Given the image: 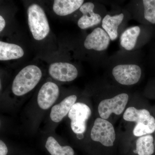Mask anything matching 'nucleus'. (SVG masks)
<instances>
[{
	"mask_svg": "<svg viewBox=\"0 0 155 155\" xmlns=\"http://www.w3.org/2000/svg\"><path fill=\"white\" fill-rule=\"evenodd\" d=\"M42 75L41 70L37 66L30 65L24 67L13 81L12 86L13 93L17 96L28 93L37 85Z\"/></svg>",
	"mask_w": 155,
	"mask_h": 155,
	"instance_id": "obj_1",
	"label": "nucleus"
},
{
	"mask_svg": "<svg viewBox=\"0 0 155 155\" xmlns=\"http://www.w3.org/2000/svg\"><path fill=\"white\" fill-rule=\"evenodd\" d=\"M123 119L128 122L136 123L134 128V135L141 137L153 133L155 131V119L146 109L137 110L129 107L125 110Z\"/></svg>",
	"mask_w": 155,
	"mask_h": 155,
	"instance_id": "obj_2",
	"label": "nucleus"
},
{
	"mask_svg": "<svg viewBox=\"0 0 155 155\" xmlns=\"http://www.w3.org/2000/svg\"><path fill=\"white\" fill-rule=\"evenodd\" d=\"M28 24L34 38L41 41L49 33V24L43 9L37 4H32L28 7Z\"/></svg>",
	"mask_w": 155,
	"mask_h": 155,
	"instance_id": "obj_3",
	"label": "nucleus"
},
{
	"mask_svg": "<svg viewBox=\"0 0 155 155\" xmlns=\"http://www.w3.org/2000/svg\"><path fill=\"white\" fill-rule=\"evenodd\" d=\"M91 137L94 141L99 142L104 146L112 147L116 139V133L110 122L102 118H97L92 128Z\"/></svg>",
	"mask_w": 155,
	"mask_h": 155,
	"instance_id": "obj_4",
	"label": "nucleus"
},
{
	"mask_svg": "<svg viewBox=\"0 0 155 155\" xmlns=\"http://www.w3.org/2000/svg\"><path fill=\"white\" fill-rule=\"evenodd\" d=\"M90 108L82 103H75L68 114L72 130L76 134H83L86 129L87 121L91 116Z\"/></svg>",
	"mask_w": 155,
	"mask_h": 155,
	"instance_id": "obj_5",
	"label": "nucleus"
},
{
	"mask_svg": "<svg viewBox=\"0 0 155 155\" xmlns=\"http://www.w3.org/2000/svg\"><path fill=\"white\" fill-rule=\"evenodd\" d=\"M126 94H121L114 97L103 100L100 103L98 111L101 118L107 119L111 114L119 115L123 113L128 100Z\"/></svg>",
	"mask_w": 155,
	"mask_h": 155,
	"instance_id": "obj_6",
	"label": "nucleus"
},
{
	"mask_svg": "<svg viewBox=\"0 0 155 155\" xmlns=\"http://www.w3.org/2000/svg\"><path fill=\"white\" fill-rule=\"evenodd\" d=\"M112 73L119 83L123 85H132L137 83L140 79L141 70L135 64H121L114 67Z\"/></svg>",
	"mask_w": 155,
	"mask_h": 155,
	"instance_id": "obj_7",
	"label": "nucleus"
},
{
	"mask_svg": "<svg viewBox=\"0 0 155 155\" xmlns=\"http://www.w3.org/2000/svg\"><path fill=\"white\" fill-rule=\"evenodd\" d=\"M49 73L54 79L66 82L75 80L78 75L76 67L67 63L57 62L50 65Z\"/></svg>",
	"mask_w": 155,
	"mask_h": 155,
	"instance_id": "obj_8",
	"label": "nucleus"
},
{
	"mask_svg": "<svg viewBox=\"0 0 155 155\" xmlns=\"http://www.w3.org/2000/svg\"><path fill=\"white\" fill-rule=\"evenodd\" d=\"M58 85L52 82H46L42 86L38 95L37 101L39 107L46 110L55 102L59 95Z\"/></svg>",
	"mask_w": 155,
	"mask_h": 155,
	"instance_id": "obj_9",
	"label": "nucleus"
},
{
	"mask_svg": "<svg viewBox=\"0 0 155 155\" xmlns=\"http://www.w3.org/2000/svg\"><path fill=\"white\" fill-rule=\"evenodd\" d=\"M110 40L108 34L104 29L97 28L87 36L84 45L87 49L101 51L107 48Z\"/></svg>",
	"mask_w": 155,
	"mask_h": 155,
	"instance_id": "obj_10",
	"label": "nucleus"
},
{
	"mask_svg": "<svg viewBox=\"0 0 155 155\" xmlns=\"http://www.w3.org/2000/svg\"><path fill=\"white\" fill-rule=\"evenodd\" d=\"M94 5L93 3L88 2L81 5L79 10L83 14L78 22V27L82 29L92 27L97 25L101 21V17L99 14L94 12Z\"/></svg>",
	"mask_w": 155,
	"mask_h": 155,
	"instance_id": "obj_11",
	"label": "nucleus"
},
{
	"mask_svg": "<svg viewBox=\"0 0 155 155\" xmlns=\"http://www.w3.org/2000/svg\"><path fill=\"white\" fill-rule=\"evenodd\" d=\"M77 97L75 95L67 97L60 104L52 108L50 114L51 119L55 122H61L64 117L69 114L71 108L75 104Z\"/></svg>",
	"mask_w": 155,
	"mask_h": 155,
	"instance_id": "obj_12",
	"label": "nucleus"
},
{
	"mask_svg": "<svg viewBox=\"0 0 155 155\" xmlns=\"http://www.w3.org/2000/svg\"><path fill=\"white\" fill-rule=\"evenodd\" d=\"M84 2L83 0H55L53 11L59 16H67L80 8Z\"/></svg>",
	"mask_w": 155,
	"mask_h": 155,
	"instance_id": "obj_13",
	"label": "nucleus"
},
{
	"mask_svg": "<svg viewBox=\"0 0 155 155\" xmlns=\"http://www.w3.org/2000/svg\"><path fill=\"white\" fill-rule=\"evenodd\" d=\"M124 14L111 16L107 15L102 20V26L108 34L111 40H116L118 37V28L124 19Z\"/></svg>",
	"mask_w": 155,
	"mask_h": 155,
	"instance_id": "obj_14",
	"label": "nucleus"
},
{
	"mask_svg": "<svg viewBox=\"0 0 155 155\" xmlns=\"http://www.w3.org/2000/svg\"><path fill=\"white\" fill-rule=\"evenodd\" d=\"M24 54L23 50L18 45L0 41V61L19 59L23 57Z\"/></svg>",
	"mask_w": 155,
	"mask_h": 155,
	"instance_id": "obj_15",
	"label": "nucleus"
},
{
	"mask_svg": "<svg viewBox=\"0 0 155 155\" xmlns=\"http://www.w3.org/2000/svg\"><path fill=\"white\" fill-rule=\"evenodd\" d=\"M140 32V28L137 26L126 29L122 34L120 38L121 46L127 51L133 49Z\"/></svg>",
	"mask_w": 155,
	"mask_h": 155,
	"instance_id": "obj_16",
	"label": "nucleus"
},
{
	"mask_svg": "<svg viewBox=\"0 0 155 155\" xmlns=\"http://www.w3.org/2000/svg\"><path fill=\"white\" fill-rule=\"evenodd\" d=\"M154 139L150 134L140 137L136 143L137 153L138 155H152L154 152Z\"/></svg>",
	"mask_w": 155,
	"mask_h": 155,
	"instance_id": "obj_17",
	"label": "nucleus"
},
{
	"mask_svg": "<svg viewBox=\"0 0 155 155\" xmlns=\"http://www.w3.org/2000/svg\"><path fill=\"white\" fill-rule=\"evenodd\" d=\"M45 147L51 155H74V151L71 147H62L52 137H49L46 143Z\"/></svg>",
	"mask_w": 155,
	"mask_h": 155,
	"instance_id": "obj_18",
	"label": "nucleus"
},
{
	"mask_svg": "<svg viewBox=\"0 0 155 155\" xmlns=\"http://www.w3.org/2000/svg\"><path fill=\"white\" fill-rule=\"evenodd\" d=\"M145 19L152 24H155V0H143Z\"/></svg>",
	"mask_w": 155,
	"mask_h": 155,
	"instance_id": "obj_19",
	"label": "nucleus"
},
{
	"mask_svg": "<svg viewBox=\"0 0 155 155\" xmlns=\"http://www.w3.org/2000/svg\"><path fill=\"white\" fill-rule=\"evenodd\" d=\"M8 153V147L5 143L2 140H0V155H7Z\"/></svg>",
	"mask_w": 155,
	"mask_h": 155,
	"instance_id": "obj_20",
	"label": "nucleus"
},
{
	"mask_svg": "<svg viewBox=\"0 0 155 155\" xmlns=\"http://www.w3.org/2000/svg\"><path fill=\"white\" fill-rule=\"evenodd\" d=\"M6 22L5 19L2 16H0V31L2 32L5 27Z\"/></svg>",
	"mask_w": 155,
	"mask_h": 155,
	"instance_id": "obj_21",
	"label": "nucleus"
},
{
	"mask_svg": "<svg viewBox=\"0 0 155 155\" xmlns=\"http://www.w3.org/2000/svg\"><path fill=\"white\" fill-rule=\"evenodd\" d=\"M77 134V137L78 139H82L84 137L83 134Z\"/></svg>",
	"mask_w": 155,
	"mask_h": 155,
	"instance_id": "obj_22",
	"label": "nucleus"
}]
</instances>
